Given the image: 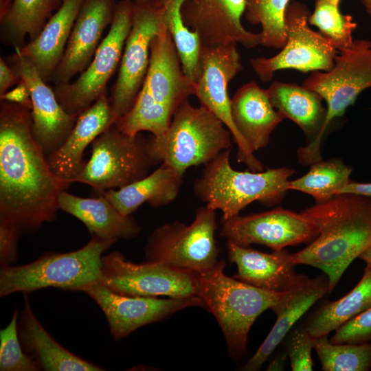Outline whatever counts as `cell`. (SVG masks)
Wrapping results in <instances>:
<instances>
[{
    "instance_id": "cell-24",
    "label": "cell",
    "mask_w": 371,
    "mask_h": 371,
    "mask_svg": "<svg viewBox=\"0 0 371 371\" xmlns=\"http://www.w3.org/2000/svg\"><path fill=\"white\" fill-rule=\"evenodd\" d=\"M230 106L234 124L254 153L268 145L271 133L284 119L272 106L267 89L255 82L240 87Z\"/></svg>"
},
{
    "instance_id": "cell-40",
    "label": "cell",
    "mask_w": 371,
    "mask_h": 371,
    "mask_svg": "<svg viewBox=\"0 0 371 371\" xmlns=\"http://www.w3.org/2000/svg\"><path fill=\"white\" fill-rule=\"evenodd\" d=\"M20 231L13 224L0 220V262L13 265L18 258V240Z\"/></svg>"
},
{
    "instance_id": "cell-14",
    "label": "cell",
    "mask_w": 371,
    "mask_h": 371,
    "mask_svg": "<svg viewBox=\"0 0 371 371\" xmlns=\"http://www.w3.org/2000/svg\"><path fill=\"white\" fill-rule=\"evenodd\" d=\"M99 282L128 296H198L194 272L148 260L133 262L116 251L102 256Z\"/></svg>"
},
{
    "instance_id": "cell-8",
    "label": "cell",
    "mask_w": 371,
    "mask_h": 371,
    "mask_svg": "<svg viewBox=\"0 0 371 371\" xmlns=\"http://www.w3.org/2000/svg\"><path fill=\"white\" fill-rule=\"evenodd\" d=\"M302 85L319 93L326 103L319 135L297 150L299 161L309 165L322 160L321 143L328 125L341 117L361 92L371 87V41L354 40L350 47L339 52L332 69L312 71Z\"/></svg>"
},
{
    "instance_id": "cell-30",
    "label": "cell",
    "mask_w": 371,
    "mask_h": 371,
    "mask_svg": "<svg viewBox=\"0 0 371 371\" xmlns=\"http://www.w3.org/2000/svg\"><path fill=\"white\" fill-rule=\"evenodd\" d=\"M63 0H12L8 12L0 16L1 41L21 48L27 36L29 42L39 35Z\"/></svg>"
},
{
    "instance_id": "cell-10",
    "label": "cell",
    "mask_w": 371,
    "mask_h": 371,
    "mask_svg": "<svg viewBox=\"0 0 371 371\" xmlns=\"http://www.w3.org/2000/svg\"><path fill=\"white\" fill-rule=\"evenodd\" d=\"M152 166L147 137L125 134L114 123L92 142L91 157L75 182L101 194L145 177Z\"/></svg>"
},
{
    "instance_id": "cell-34",
    "label": "cell",
    "mask_w": 371,
    "mask_h": 371,
    "mask_svg": "<svg viewBox=\"0 0 371 371\" xmlns=\"http://www.w3.org/2000/svg\"><path fill=\"white\" fill-rule=\"evenodd\" d=\"M290 0H246L245 17L260 25V45L281 49L286 41L284 15Z\"/></svg>"
},
{
    "instance_id": "cell-19",
    "label": "cell",
    "mask_w": 371,
    "mask_h": 371,
    "mask_svg": "<svg viewBox=\"0 0 371 371\" xmlns=\"http://www.w3.org/2000/svg\"><path fill=\"white\" fill-rule=\"evenodd\" d=\"M246 0H186L181 7L183 21L197 34L201 45L217 47L240 44L254 48L261 42L259 33L246 30L241 16Z\"/></svg>"
},
{
    "instance_id": "cell-36",
    "label": "cell",
    "mask_w": 371,
    "mask_h": 371,
    "mask_svg": "<svg viewBox=\"0 0 371 371\" xmlns=\"http://www.w3.org/2000/svg\"><path fill=\"white\" fill-rule=\"evenodd\" d=\"M308 23L317 27L319 32L339 52L350 47L354 42L352 34L357 23L352 16L343 14L338 5L328 0H316Z\"/></svg>"
},
{
    "instance_id": "cell-6",
    "label": "cell",
    "mask_w": 371,
    "mask_h": 371,
    "mask_svg": "<svg viewBox=\"0 0 371 371\" xmlns=\"http://www.w3.org/2000/svg\"><path fill=\"white\" fill-rule=\"evenodd\" d=\"M115 242L92 236L78 250L46 252L23 265H1L0 297L49 287L84 291L100 282L102 254Z\"/></svg>"
},
{
    "instance_id": "cell-32",
    "label": "cell",
    "mask_w": 371,
    "mask_h": 371,
    "mask_svg": "<svg viewBox=\"0 0 371 371\" xmlns=\"http://www.w3.org/2000/svg\"><path fill=\"white\" fill-rule=\"evenodd\" d=\"M351 172V167L341 159L321 160L311 164L304 176L289 181L287 189L304 192L313 197L315 203H322L339 194L350 181Z\"/></svg>"
},
{
    "instance_id": "cell-26",
    "label": "cell",
    "mask_w": 371,
    "mask_h": 371,
    "mask_svg": "<svg viewBox=\"0 0 371 371\" xmlns=\"http://www.w3.org/2000/svg\"><path fill=\"white\" fill-rule=\"evenodd\" d=\"M84 0H63L34 41L17 49L47 83L60 62Z\"/></svg>"
},
{
    "instance_id": "cell-28",
    "label": "cell",
    "mask_w": 371,
    "mask_h": 371,
    "mask_svg": "<svg viewBox=\"0 0 371 371\" xmlns=\"http://www.w3.org/2000/svg\"><path fill=\"white\" fill-rule=\"evenodd\" d=\"M183 175L164 164L145 177L117 190L102 192L122 214L130 216L148 203L153 207L168 205L177 197Z\"/></svg>"
},
{
    "instance_id": "cell-5",
    "label": "cell",
    "mask_w": 371,
    "mask_h": 371,
    "mask_svg": "<svg viewBox=\"0 0 371 371\" xmlns=\"http://www.w3.org/2000/svg\"><path fill=\"white\" fill-rule=\"evenodd\" d=\"M231 149L204 165L201 177L193 183L196 196L207 207L221 210V219L240 214L255 201L267 206L279 203L289 191V179L295 171L284 167L256 172L236 170L229 161Z\"/></svg>"
},
{
    "instance_id": "cell-33",
    "label": "cell",
    "mask_w": 371,
    "mask_h": 371,
    "mask_svg": "<svg viewBox=\"0 0 371 371\" xmlns=\"http://www.w3.org/2000/svg\"><path fill=\"white\" fill-rule=\"evenodd\" d=\"M162 7L168 31L180 58L183 70L192 80L197 82L200 76L201 43L196 33L186 26L181 7L186 0H156Z\"/></svg>"
},
{
    "instance_id": "cell-37",
    "label": "cell",
    "mask_w": 371,
    "mask_h": 371,
    "mask_svg": "<svg viewBox=\"0 0 371 371\" xmlns=\"http://www.w3.org/2000/svg\"><path fill=\"white\" fill-rule=\"evenodd\" d=\"M18 308L7 326L0 330V370L38 371V366L24 351L18 334Z\"/></svg>"
},
{
    "instance_id": "cell-25",
    "label": "cell",
    "mask_w": 371,
    "mask_h": 371,
    "mask_svg": "<svg viewBox=\"0 0 371 371\" xmlns=\"http://www.w3.org/2000/svg\"><path fill=\"white\" fill-rule=\"evenodd\" d=\"M18 334L25 353L45 371H101L100 366L76 355L56 341L34 315L26 293L18 322Z\"/></svg>"
},
{
    "instance_id": "cell-43",
    "label": "cell",
    "mask_w": 371,
    "mask_h": 371,
    "mask_svg": "<svg viewBox=\"0 0 371 371\" xmlns=\"http://www.w3.org/2000/svg\"><path fill=\"white\" fill-rule=\"evenodd\" d=\"M352 193L371 197V183H359L350 181L339 194Z\"/></svg>"
},
{
    "instance_id": "cell-12",
    "label": "cell",
    "mask_w": 371,
    "mask_h": 371,
    "mask_svg": "<svg viewBox=\"0 0 371 371\" xmlns=\"http://www.w3.org/2000/svg\"><path fill=\"white\" fill-rule=\"evenodd\" d=\"M310 14L305 4L289 3L284 15V46L273 56L250 59L253 70L262 82H269L275 72L282 69L306 73L332 69L339 51L320 32L310 27Z\"/></svg>"
},
{
    "instance_id": "cell-46",
    "label": "cell",
    "mask_w": 371,
    "mask_h": 371,
    "mask_svg": "<svg viewBox=\"0 0 371 371\" xmlns=\"http://www.w3.org/2000/svg\"><path fill=\"white\" fill-rule=\"evenodd\" d=\"M361 2L366 8L367 12L371 16V0H363Z\"/></svg>"
},
{
    "instance_id": "cell-20",
    "label": "cell",
    "mask_w": 371,
    "mask_h": 371,
    "mask_svg": "<svg viewBox=\"0 0 371 371\" xmlns=\"http://www.w3.org/2000/svg\"><path fill=\"white\" fill-rule=\"evenodd\" d=\"M117 0H84L62 59L52 81L55 85L69 82L91 63L102 33L111 25Z\"/></svg>"
},
{
    "instance_id": "cell-4",
    "label": "cell",
    "mask_w": 371,
    "mask_h": 371,
    "mask_svg": "<svg viewBox=\"0 0 371 371\" xmlns=\"http://www.w3.org/2000/svg\"><path fill=\"white\" fill-rule=\"evenodd\" d=\"M225 260L194 273L197 295L216 319L229 355L235 359L247 351L248 335L257 317L286 294L260 289L224 273Z\"/></svg>"
},
{
    "instance_id": "cell-39",
    "label": "cell",
    "mask_w": 371,
    "mask_h": 371,
    "mask_svg": "<svg viewBox=\"0 0 371 371\" xmlns=\"http://www.w3.org/2000/svg\"><path fill=\"white\" fill-rule=\"evenodd\" d=\"M371 341V307L339 327L330 341L333 344H363Z\"/></svg>"
},
{
    "instance_id": "cell-27",
    "label": "cell",
    "mask_w": 371,
    "mask_h": 371,
    "mask_svg": "<svg viewBox=\"0 0 371 371\" xmlns=\"http://www.w3.org/2000/svg\"><path fill=\"white\" fill-rule=\"evenodd\" d=\"M58 207L82 221L92 236L117 241L137 237L141 228L131 216L122 214L103 195L83 198L65 190L58 197Z\"/></svg>"
},
{
    "instance_id": "cell-42",
    "label": "cell",
    "mask_w": 371,
    "mask_h": 371,
    "mask_svg": "<svg viewBox=\"0 0 371 371\" xmlns=\"http://www.w3.org/2000/svg\"><path fill=\"white\" fill-rule=\"evenodd\" d=\"M20 77L14 72L6 60L0 58V95L8 91V89L18 84Z\"/></svg>"
},
{
    "instance_id": "cell-44",
    "label": "cell",
    "mask_w": 371,
    "mask_h": 371,
    "mask_svg": "<svg viewBox=\"0 0 371 371\" xmlns=\"http://www.w3.org/2000/svg\"><path fill=\"white\" fill-rule=\"evenodd\" d=\"M287 357L286 353H282L277 355L274 357L269 366L267 368V370L273 371V370H283L284 368V365L286 359Z\"/></svg>"
},
{
    "instance_id": "cell-41",
    "label": "cell",
    "mask_w": 371,
    "mask_h": 371,
    "mask_svg": "<svg viewBox=\"0 0 371 371\" xmlns=\"http://www.w3.org/2000/svg\"><path fill=\"white\" fill-rule=\"evenodd\" d=\"M1 100L13 102L27 108L32 111V104L28 87L21 79L17 85L12 90L0 95Z\"/></svg>"
},
{
    "instance_id": "cell-3",
    "label": "cell",
    "mask_w": 371,
    "mask_h": 371,
    "mask_svg": "<svg viewBox=\"0 0 371 371\" xmlns=\"http://www.w3.org/2000/svg\"><path fill=\"white\" fill-rule=\"evenodd\" d=\"M196 82L184 73L176 46L166 27L150 45L148 69L130 111L115 124L124 133L165 132L180 105L195 95Z\"/></svg>"
},
{
    "instance_id": "cell-21",
    "label": "cell",
    "mask_w": 371,
    "mask_h": 371,
    "mask_svg": "<svg viewBox=\"0 0 371 371\" xmlns=\"http://www.w3.org/2000/svg\"><path fill=\"white\" fill-rule=\"evenodd\" d=\"M115 121L109 98L105 93L78 115L62 146L46 157L53 174L64 181L75 182L87 163L83 159L86 148Z\"/></svg>"
},
{
    "instance_id": "cell-9",
    "label": "cell",
    "mask_w": 371,
    "mask_h": 371,
    "mask_svg": "<svg viewBox=\"0 0 371 371\" xmlns=\"http://www.w3.org/2000/svg\"><path fill=\"white\" fill-rule=\"evenodd\" d=\"M216 210L199 207L189 225L175 221L153 229L145 246L146 259L194 273L207 271L219 261Z\"/></svg>"
},
{
    "instance_id": "cell-1",
    "label": "cell",
    "mask_w": 371,
    "mask_h": 371,
    "mask_svg": "<svg viewBox=\"0 0 371 371\" xmlns=\"http://www.w3.org/2000/svg\"><path fill=\"white\" fill-rule=\"evenodd\" d=\"M32 125L31 110L1 100L0 220L21 234L55 221L58 197L70 185L52 172Z\"/></svg>"
},
{
    "instance_id": "cell-35",
    "label": "cell",
    "mask_w": 371,
    "mask_h": 371,
    "mask_svg": "<svg viewBox=\"0 0 371 371\" xmlns=\"http://www.w3.org/2000/svg\"><path fill=\"white\" fill-rule=\"evenodd\" d=\"M328 335L315 339L313 348L324 371H368L371 368V342L333 344Z\"/></svg>"
},
{
    "instance_id": "cell-38",
    "label": "cell",
    "mask_w": 371,
    "mask_h": 371,
    "mask_svg": "<svg viewBox=\"0 0 371 371\" xmlns=\"http://www.w3.org/2000/svg\"><path fill=\"white\" fill-rule=\"evenodd\" d=\"M315 337L305 328L294 330L288 343V355L293 371H311L313 362L311 350L313 348Z\"/></svg>"
},
{
    "instance_id": "cell-18",
    "label": "cell",
    "mask_w": 371,
    "mask_h": 371,
    "mask_svg": "<svg viewBox=\"0 0 371 371\" xmlns=\"http://www.w3.org/2000/svg\"><path fill=\"white\" fill-rule=\"evenodd\" d=\"M7 63L25 83L32 100L33 136L47 157L64 143L78 119L66 112L52 89L33 64L17 49L8 57Z\"/></svg>"
},
{
    "instance_id": "cell-7",
    "label": "cell",
    "mask_w": 371,
    "mask_h": 371,
    "mask_svg": "<svg viewBox=\"0 0 371 371\" xmlns=\"http://www.w3.org/2000/svg\"><path fill=\"white\" fill-rule=\"evenodd\" d=\"M232 137L231 132L214 114L186 100L167 130L147 139L154 165L164 164L184 175L189 168L204 166L222 151L231 149Z\"/></svg>"
},
{
    "instance_id": "cell-31",
    "label": "cell",
    "mask_w": 371,
    "mask_h": 371,
    "mask_svg": "<svg viewBox=\"0 0 371 371\" xmlns=\"http://www.w3.org/2000/svg\"><path fill=\"white\" fill-rule=\"evenodd\" d=\"M371 307V269L366 267L355 286L343 297L324 305L310 319L305 329L315 338L333 330Z\"/></svg>"
},
{
    "instance_id": "cell-23",
    "label": "cell",
    "mask_w": 371,
    "mask_h": 371,
    "mask_svg": "<svg viewBox=\"0 0 371 371\" xmlns=\"http://www.w3.org/2000/svg\"><path fill=\"white\" fill-rule=\"evenodd\" d=\"M227 257L238 272L233 278L273 292L289 291L302 274L295 271L291 254L286 249L265 253L227 241Z\"/></svg>"
},
{
    "instance_id": "cell-17",
    "label": "cell",
    "mask_w": 371,
    "mask_h": 371,
    "mask_svg": "<svg viewBox=\"0 0 371 371\" xmlns=\"http://www.w3.org/2000/svg\"><path fill=\"white\" fill-rule=\"evenodd\" d=\"M104 313L112 337L125 338L139 328L161 321L184 308H205L199 296L161 299L128 296L113 291L100 282L84 290Z\"/></svg>"
},
{
    "instance_id": "cell-29",
    "label": "cell",
    "mask_w": 371,
    "mask_h": 371,
    "mask_svg": "<svg viewBox=\"0 0 371 371\" xmlns=\"http://www.w3.org/2000/svg\"><path fill=\"white\" fill-rule=\"evenodd\" d=\"M267 92L272 106L283 118L295 122L311 142L318 137L326 113L319 93L303 85L279 81L273 82Z\"/></svg>"
},
{
    "instance_id": "cell-2",
    "label": "cell",
    "mask_w": 371,
    "mask_h": 371,
    "mask_svg": "<svg viewBox=\"0 0 371 371\" xmlns=\"http://www.w3.org/2000/svg\"><path fill=\"white\" fill-rule=\"evenodd\" d=\"M301 213L316 227L318 235L306 247L291 254L293 262L323 271L330 293L348 267L371 245V197L339 194Z\"/></svg>"
},
{
    "instance_id": "cell-48",
    "label": "cell",
    "mask_w": 371,
    "mask_h": 371,
    "mask_svg": "<svg viewBox=\"0 0 371 371\" xmlns=\"http://www.w3.org/2000/svg\"><path fill=\"white\" fill-rule=\"evenodd\" d=\"M361 1H363V0H361Z\"/></svg>"
},
{
    "instance_id": "cell-15",
    "label": "cell",
    "mask_w": 371,
    "mask_h": 371,
    "mask_svg": "<svg viewBox=\"0 0 371 371\" xmlns=\"http://www.w3.org/2000/svg\"><path fill=\"white\" fill-rule=\"evenodd\" d=\"M236 44L217 47H201L200 76L196 82L195 95L200 105L207 109L231 132L238 146L237 160L251 171H262L264 165L254 155L238 133L231 114L227 93L229 82L243 70Z\"/></svg>"
},
{
    "instance_id": "cell-11",
    "label": "cell",
    "mask_w": 371,
    "mask_h": 371,
    "mask_svg": "<svg viewBox=\"0 0 371 371\" xmlns=\"http://www.w3.org/2000/svg\"><path fill=\"white\" fill-rule=\"evenodd\" d=\"M132 21L133 0L118 1L109 32L87 67L74 82L55 86L56 98L66 112L78 116L107 93V83L120 64Z\"/></svg>"
},
{
    "instance_id": "cell-16",
    "label": "cell",
    "mask_w": 371,
    "mask_h": 371,
    "mask_svg": "<svg viewBox=\"0 0 371 371\" xmlns=\"http://www.w3.org/2000/svg\"><path fill=\"white\" fill-rule=\"evenodd\" d=\"M221 236L243 247L266 245L273 250L313 240L316 227L302 213L282 207L221 219Z\"/></svg>"
},
{
    "instance_id": "cell-22",
    "label": "cell",
    "mask_w": 371,
    "mask_h": 371,
    "mask_svg": "<svg viewBox=\"0 0 371 371\" xmlns=\"http://www.w3.org/2000/svg\"><path fill=\"white\" fill-rule=\"evenodd\" d=\"M326 293H329V282L326 275L310 278L302 274L284 297L271 308L276 314V321L243 370H258L296 322Z\"/></svg>"
},
{
    "instance_id": "cell-45",
    "label": "cell",
    "mask_w": 371,
    "mask_h": 371,
    "mask_svg": "<svg viewBox=\"0 0 371 371\" xmlns=\"http://www.w3.org/2000/svg\"><path fill=\"white\" fill-rule=\"evenodd\" d=\"M366 262L367 267L371 269V245L368 247L359 257Z\"/></svg>"
},
{
    "instance_id": "cell-47",
    "label": "cell",
    "mask_w": 371,
    "mask_h": 371,
    "mask_svg": "<svg viewBox=\"0 0 371 371\" xmlns=\"http://www.w3.org/2000/svg\"><path fill=\"white\" fill-rule=\"evenodd\" d=\"M328 1H330L332 3H333L339 5V2H340L341 0H328Z\"/></svg>"
},
{
    "instance_id": "cell-13",
    "label": "cell",
    "mask_w": 371,
    "mask_h": 371,
    "mask_svg": "<svg viewBox=\"0 0 371 371\" xmlns=\"http://www.w3.org/2000/svg\"><path fill=\"white\" fill-rule=\"evenodd\" d=\"M166 27L156 0H133L132 27L109 98L115 121L132 108L148 69L152 41Z\"/></svg>"
}]
</instances>
